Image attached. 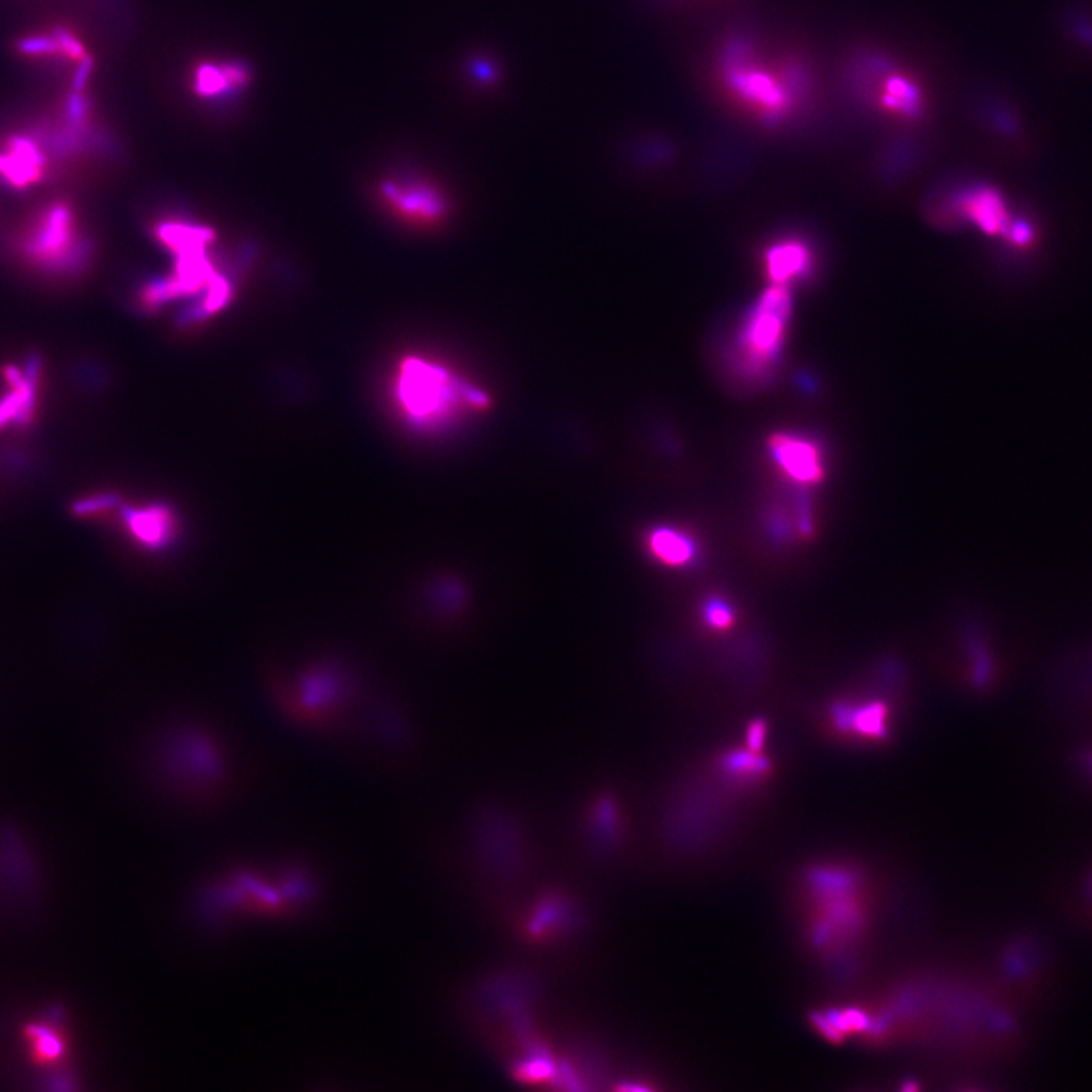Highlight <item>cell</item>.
<instances>
[{"label": "cell", "instance_id": "4fadbf2b", "mask_svg": "<svg viewBox=\"0 0 1092 1092\" xmlns=\"http://www.w3.org/2000/svg\"><path fill=\"white\" fill-rule=\"evenodd\" d=\"M31 1034L35 1036L36 1052H38L40 1057H46V1059H52V1057H58L59 1055H61V1042H59V1039L57 1038L55 1034H52L48 1029L34 1027V1032H31Z\"/></svg>", "mask_w": 1092, "mask_h": 1092}, {"label": "cell", "instance_id": "277c9868", "mask_svg": "<svg viewBox=\"0 0 1092 1092\" xmlns=\"http://www.w3.org/2000/svg\"><path fill=\"white\" fill-rule=\"evenodd\" d=\"M382 195L396 215L414 225H437L448 215L447 197L436 185L419 179L385 181Z\"/></svg>", "mask_w": 1092, "mask_h": 1092}, {"label": "cell", "instance_id": "6da1fadb", "mask_svg": "<svg viewBox=\"0 0 1092 1092\" xmlns=\"http://www.w3.org/2000/svg\"><path fill=\"white\" fill-rule=\"evenodd\" d=\"M393 400L408 427L431 434L483 413L490 398L483 388L445 361L410 356L396 369Z\"/></svg>", "mask_w": 1092, "mask_h": 1092}, {"label": "cell", "instance_id": "8fae6325", "mask_svg": "<svg viewBox=\"0 0 1092 1092\" xmlns=\"http://www.w3.org/2000/svg\"><path fill=\"white\" fill-rule=\"evenodd\" d=\"M886 716L888 710L885 706L868 705L856 711L838 709L835 718L839 727H853L860 734L870 737H883L886 734Z\"/></svg>", "mask_w": 1092, "mask_h": 1092}, {"label": "cell", "instance_id": "7c38bea8", "mask_svg": "<svg viewBox=\"0 0 1092 1092\" xmlns=\"http://www.w3.org/2000/svg\"><path fill=\"white\" fill-rule=\"evenodd\" d=\"M706 621L710 627L715 630H727L733 624V612L723 601L713 599L710 603L706 604L705 609Z\"/></svg>", "mask_w": 1092, "mask_h": 1092}, {"label": "cell", "instance_id": "3957f363", "mask_svg": "<svg viewBox=\"0 0 1092 1092\" xmlns=\"http://www.w3.org/2000/svg\"><path fill=\"white\" fill-rule=\"evenodd\" d=\"M25 254L46 269L70 270L84 265L88 255L85 240L75 231L70 208L55 205L40 225L25 240Z\"/></svg>", "mask_w": 1092, "mask_h": 1092}, {"label": "cell", "instance_id": "5b68a950", "mask_svg": "<svg viewBox=\"0 0 1092 1092\" xmlns=\"http://www.w3.org/2000/svg\"><path fill=\"white\" fill-rule=\"evenodd\" d=\"M770 453L778 468L795 483H820L824 478L823 451L812 437L800 432H777L770 439Z\"/></svg>", "mask_w": 1092, "mask_h": 1092}, {"label": "cell", "instance_id": "ba28073f", "mask_svg": "<svg viewBox=\"0 0 1092 1092\" xmlns=\"http://www.w3.org/2000/svg\"><path fill=\"white\" fill-rule=\"evenodd\" d=\"M35 867L23 847L20 836L14 831L0 833V885L8 893L18 896L30 895L35 891Z\"/></svg>", "mask_w": 1092, "mask_h": 1092}, {"label": "cell", "instance_id": "9c48e42d", "mask_svg": "<svg viewBox=\"0 0 1092 1092\" xmlns=\"http://www.w3.org/2000/svg\"><path fill=\"white\" fill-rule=\"evenodd\" d=\"M249 81V70L242 62H205L195 72V93L200 98H219L229 91L244 88Z\"/></svg>", "mask_w": 1092, "mask_h": 1092}, {"label": "cell", "instance_id": "e0dca14e", "mask_svg": "<svg viewBox=\"0 0 1092 1092\" xmlns=\"http://www.w3.org/2000/svg\"><path fill=\"white\" fill-rule=\"evenodd\" d=\"M90 70H91V59L90 58L82 59V62H81L80 69H78V73H77V75H75V81H73V85H75V90H78V91L82 90V87H84V85H85V81H87L88 75H90Z\"/></svg>", "mask_w": 1092, "mask_h": 1092}, {"label": "cell", "instance_id": "52a82bcc", "mask_svg": "<svg viewBox=\"0 0 1092 1092\" xmlns=\"http://www.w3.org/2000/svg\"><path fill=\"white\" fill-rule=\"evenodd\" d=\"M5 378L12 393L0 401V429L8 425L25 427L35 414L40 361L36 357H31L23 369L10 366L5 370Z\"/></svg>", "mask_w": 1092, "mask_h": 1092}, {"label": "cell", "instance_id": "2e32d148", "mask_svg": "<svg viewBox=\"0 0 1092 1092\" xmlns=\"http://www.w3.org/2000/svg\"><path fill=\"white\" fill-rule=\"evenodd\" d=\"M765 732L766 727L762 721H755V723L752 724L750 732H748V742H750V747H752L753 750H758V748L762 747L763 740H765Z\"/></svg>", "mask_w": 1092, "mask_h": 1092}, {"label": "cell", "instance_id": "9a60e30c", "mask_svg": "<svg viewBox=\"0 0 1092 1092\" xmlns=\"http://www.w3.org/2000/svg\"><path fill=\"white\" fill-rule=\"evenodd\" d=\"M55 40H57V43H58L59 49H62V51L66 52V54L69 55L70 58H85L84 48H82V44H81L80 41H78L77 38L72 35V34L67 33V31H57V33H55Z\"/></svg>", "mask_w": 1092, "mask_h": 1092}, {"label": "cell", "instance_id": "8992f818", "mask_svg": "<svg viewBox=\"0 0 1092 1092\" xmlns=\"http://www.w3.org/2000/svg\"><path fill=\"white\" fill-rule=\"evenodd\" d=\"M815 267L812 244L800 237L778 239L766 247L765 273L776 286L791 287L809 280Z\"/></svg>", "mask_w": 1092, "mask_h": 1092}, {"label": "cell", "instance_id": "ac0fdd59", "mask_svg": "<svg viewBox=\"0 0 1092 1092\" xmlns=\"http://www.w3.org/2000/svg\"><path fill=\"white\" fill-rule=\"evenodd\" d=\"M69 113L73 119H80V117H82V114H84V101H82L81 98H78V96H75V98L70 101Z\"/></svg>", "mask_w": 1092, "mask_h": 1092}, {"label": "cell", "instance_id": "30bf717a", "mask_svg": "<svg viewBox=\"0 0 1092 1092\" xmlns=\"http://www.w3.org/2000/svg\"><path fill=\"white\" fill-rule=\"evenodd\" d=\"M648 546L656 559L671 567H683L695 557L692 539L672 528L654 530L648 538Z\"/></svg>", "mask_w": 1092, "mask_h": 1092}, {"label": "cell", "instance_id": "5bb4252c", "mask_svg": "<svg viewBox=\"0 0 1092 1092\" xmlns=\"http://www.w3.org/2000/svg\"><path fill=\"white\" fill-rule=\"evenodd\" d=\"M18 48H20V51L25 52V54L41 55L54 54L57 49H59V46L55 38L36 36V38H26V40L18 44Z\"/></svg>", "mask_w": 1092, "mask_h": 1092}, {"label": "cell", "instance_id": "7a4b0ae2", "mask_svg": "<svg viewBox=\"0 0 1092 1092\" xmlns=\"http://www.w3.org/2000/svg\"><path fill=\"white\" fill-rule=\"evenodd\" d=\"M791 287H770L745 313L724 353L730 378L742 388L765 387L780 364L791 317Z\"/></svg>", "mask_w": 1092, "mask_h": 1092}]
</instances>
